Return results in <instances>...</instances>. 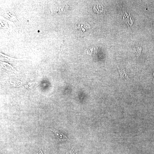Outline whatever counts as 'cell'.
Wrapping results in <instances>:
<instances>
[{
  "label": "cell",
  "instance_id": "cell-1",
  "mask_svg": "<svg viewBox=\"0 0 154 154\" xmlns=\"http://www.w3.org/2000/svg\"><path fill=\"white\" fill-rule=\"evenodd\" d=\"M123 20L125 23L128 26L131 27L133 23V19L130 14L125 12L123 17Z\"/></svg>",
  "mask_w": 154,
  "mask_h": 154
},
{
  "label": "cell",
  "instance_id": "cell-2",
  "mask_svg": "<svg viewBox=\"0 0 154 154\" xmlns=\"http://www.w3.org/2000/svg\"><path fill=\"white\" fill-rule=\"evenodd\" d=\"M51 130L54 132L55 136L59 140H68V138L60 132L55 129Z\"/></svg>",
  "mask_w": 154,
  "mask_h": 154
},
{
  "label": "cell",
  "instance_id": "cell-3",
  "mask_svg": "<svg viewBox=\"0 0 154 154\" xmlns=\"http://www.w3.org/2000/svg\"><path fill=\"white\" fill-rule=\"evenodd\" d=\"M133 51L137 58H138L139 57L141 53L142 48L139 45L136 46L133 48Z\"/></svg>",
  "mask_w": 154,
  "mask_h": 154
},
{
  "label": "cell",
  "instance_id": "cell-4",
  "mask_svg": "<svg viewBox=\"0 0 154 154\" xmlns=\"http://www.w3.org/2000/svg\"><path fill=\"white\" fill-rule=\"evenodd\" d=\"M118 70L120 73V77L122 79L125 80H127L129 79L128 76L126 74L124 70L118 67H117Z\"/></svg>",
  "mask_w": 154,
  "mask_h": 154
},
{
  "label": "cell",
  "instance_id": "cell-5",
  "mask_svg": "<svg viewBox=\"0 0 154 154\" xmlns=\"http://www.w3.org/2000/svg\"><path fill=\"white\" fill-rule=\"evenodd\" d=\"M151 24L154 27V20H152V22H151Z\"/></svg>",
  "mask_w": 154,
  "mask_h": 154
}]
</instances>
